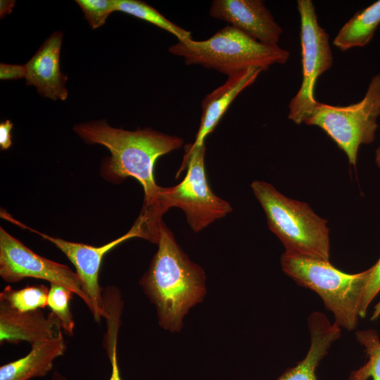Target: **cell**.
<instances>
[{
    "instance_id": "cell-1",
    "label": "cell",
    "mask_w": 380,
    "mask_h": 380,
    "mask_svg": "<svg viewBox=\"0 0 380 380\" xmlns=\"http://www.w3.org/2000/svg\"><path fill=\"white\" fill-rule=\"evenodd\" d=\"M73 129L86 143L103 145L110 151V158L101 168L106 179L120 183L132 177L141 184L144 205L135 223L143 239L157 243L164 213L161 207L163 187L155 181V163L159 157L182 147L184 140L148 127L135 131L115 128L105 120L80 123Z\"/></svg>"
},
{
    "instance_id": "cell-2",
    "label": "cell",
    "mask_w": 380,
    "mask_h": 380,
    "mask_svg": "<svg viewBox=\"0 0 380 380\" xmlns=\"http://www.w3.org/2000/svg\"><path fill=\"white\" fill-rule=\"evenodd\" d=\"M157 243L158 250L139 283L156 308L160 325L177 331L189 310L205 294V274L183 252L163 221Z\"/></svg>"
},
{
    "instance_id": "cell-3",
    "label": "cell",
    "mask_w": 380,
    "mask_h": 380,
    "mask_svg": "<svg viewBox=\"0 0 380 380\" xmlns=\"http://www.w3.org/2000/svg\"><path fill=\"white\" fill-rule=\"evenodd\" d=\"M280 264L284 272L297 284L319 295L340 328L353 331L357 327L372 267L359 273L348 274L329 261L286 253L281 255Z\"/></svg>"
},
{
    "instance_id": "cell-4",
    "label": "cell",
    "mask_w": 380,
    "mask_h": 380,
    "mask_svg": "<svg viewBox=\"0 0 380 380\" xmlns=\"http://www.w3.org/2000/svg\"><path fill=\"white\" fill-rule=\"evenodd\" d=\"M251 187L266 215L270 229L287 254L329 261L327 220L304 202L289 198L271 184L255 180Z\"/></svg>"
},
{
    "instance_id": "cell-5",
    "label": "cell",
    "mask_w": 380,
    "mask_h": 380,
    "mask_svg": "<svg viewBox=\"0 0 380 380\" xmlns=\"http://www.w3.org/2000/svg\"><path fill=\"white\" fill-rule=\"evenodd\" d=\"M168 51L182 57L186 65H200L233 75L250 68L262 71L274 64H284L289 51L279 45H267L227 25L206 40L178 41Z\"/></svg>"
},
{
    "instance_id": "cell-6",
    "label": "cell",
    "mask_w": 380,
    "mask_h": 380,
    "mask_svg": "<svg viewBox=\"0 0 380 380\" xmlns=\"http://www.w3.org/2000/svg\"><path fill=\"white\" fill-rule=\"evenodd\" d=\"M379 116L380 74H376L360 101L343 106L317 102L304 123L322 129L355 166L360 146L375 138Z\"/></svg>"
},
{
    "instance_id": "cell-7",
    "label": "cell",
    "mask_w": 380,
    "mask_h": 380,
    "mask_svg": "<svg viewBox=\"0 0 380 380\" xmlns=\"http://www.w3.org/2000/svg\"><path fill=\"white\" fill-rule=\"evenodd\" d=\"M297 9L300 21L303 80L300 89L289 103L288 118L300 125L305 122L318 102L315 97L317 80L331 68L333 55L329 34L319 24L312 1L298 0Z\"/></svg>"
},
{
    "instance_id": "cell-8",
    "label": "cell",
    "mask_w": 380,
    "mask_h": 380,
    "mask_svg": "<svg viewBox=\"0 0 380 380\" xmlns=\"http://www.w3.org/2000/svg\"><path fill=\"white\" fill-rule=\"evenodd\" d=\"M205 155V145L195 149L188 159L185 177L175 186L163 187L161 195L163 213L174 207L181 208L195 232L203 230L232 210L229 203L216 196L209 186Z\"/></svg>"
},
{
    "instance_id": "cell-9",
    "label": "cell",
    "mask_w": 380,
    "mask_h": 380,
    "mask_svg": "<svg viewBox=\"0 0 380 380\" xmlns=\"http://www.w3.org/2000/svg\"><path fill=\"white\" fill-rule=\"evenodd\" d=\"M0 276L7 282L32 277L68 288L78 296L89 310L91 304L82 290L76 272L68 266L42 257L0 228Z\"/></svg>"
},
{
    "instance_id": "cell-10",
    "label": "cell",
    "mask_w": 380,
    "mask_h": 380,
    "mask_svg": "<svg viewBox=\"0 0 380 380\" xmlns=\"http://www.w3.org/2000/svg\"><path fill=\"white\" fill-rule=\"evenodd\" d=\"M1 217L22 228L41 236L53 243L70 260L76 268L82 288L89 298L91 304V312L96 322H100L101 317H105V307L101 288L99 285V274L103 256L120 243L134 237L142 238L141 232L134 224L129 231L123 236L101 246L68 241L56 238L30 228L12 217L4 210L1 211Z\"/></svg>"
},
{
    "instance_id": "cell-11",
    "label": "cell",
    "mask_w": 380,
    "mask_h": 380,
    "mask_svg": "<svg viewBox=\"0 0 380 380\" xmlns=\"http://www.w3.org/2000/svg\"><path fill=\"white\" fill-rule=\"evenodd\" d=\"M209 14L267 45H278L283 32L260 0H214Z\"/></svg>"
},
{
    "instance_id": "cell-12",
    "label": "cell",
    "mask_w": 380,
    "mask_h": 380,
    "mask_svg": "<svg viewBox=\"0 0 380 380\" xmlns=\"http://www.w3.org/2000/svg\"><path fill=\"white\" fill-rule=\"evenodd\" d=\"M262 71L260 68H250L237 72L228 77L222 85L205 96L201 103L202 115L195 141L184 146L185 153L176 177L186 169L188 159L194 151L205 145V139L213 132L232 101L255 81Z\"/></svg>"
},
{
    "instance_id": "cell-13",
    "label": "cell",
    "mask_w": 380,
    "mask_h": 380,
    "mask_svg": "<svg viewBox=\"0 0 380 380\" xmlns=\"http://www.w3.org/2000/svg\"><path fill=\"white\" fill-rule=\"evenodd\" d=\"M63 34L54 32L26 63V84L34 86L38 93L52 100L65 101L68 77L61 72L60 53Z\"/></svg>"
},
{
    "instance_id": "cell-14",
    "label": "cell",
    "mask_w": 380,
    "mask_h": 380,
    "mask_svg": "<svg viewBox=\"0 0 380 380\" xmlns=\"http://www.w3.org/2000/svg\"><path fill=\"white\" fill-rule=\"evenodd\" d=\"M56 316L45 315L42 310L21 312L0 303V342L31 345L56 336L61 331Z\"/></svg>"
},
{
    "instance_id": "cell-15",
    "label": "cell",
    "mask_w": 380,
    "mask_h": 380,
    "mask_svg": "<svg viewBox=\"0 0 380 380\" xmlns=\"http://www.w3.org/2000/svg\"><path fill=\"white\" fill-rule=\"evenodd\" d=\"M310 346L305 357L287 369L276 380H318L317 368L332 343L341 336V328L322 312H313L308 320Z\"/></svg>"
},
{
    "instance_id": "cell-16",
    "label": "cell",
    "mask_w": 380,
    "mask_h": 380,
    "mask_svg": "<svg viewBox=\"0 0 380 380\" xmlns=\"http://www.w3.org/2000/svg\"><path fill=\"white\" fill-rule=\"evenodd\" d=\"M31 346L25 356L1 366L0 380H30L44 376L52 369L54 360L66 350L62 332Z\"/></svg>"
},
{
    "instance_id": "cell-17",
    "label": "cell",
    "mask_w": 380,
    "mask_h": 380,
    "mask_svg": "<svg viewBox=\"0 0 380 380\" xmlns=\"http://www.w3.org/2000/svg\"><path fill=\"white\" fill-rule=\"evenodd\" d=\"M380 24V0L358 11L338 30L333 44L342 51L363 47L372 40Z\"/></svg>"
},
{
    "instance_id": "cell-18",
    "label": "cell",
    "mask_w": 380,
    "mask_h": 380,
    "mask_svg": "<svg viewBox=\"0 0 380 380\" xmlns=\"http://www.w3.org/2000/svg\"><path fill=\"white\" fill-rule=\"evenodd\" d=\"M115 6L116 11H121L147 21L175 35L178 41L192 39L189 31L170 22L146 2L139 0H115Z\"/></svg>"
},
{
    "instance_id": "cell-19",
    "label": "cell",
    "mask_w": 380,
    "mask_h": 380,
    "mask_svg": "<svg viewBox=\"0 0 380 380\" xmlns=\"http://www.w3.org/2000/svg\"><path fill=\"white\" fill-rule=\"evenodd\" d=\"M49 289L42 284L27 286L18 290L7 286L0 293V303L21 312L41 310L48 306Z\"/></svg>"
},
{
    "instance_id": "cell-20",
    "label": "cell",
    "mask_w": 380,
    "mask_h": 380,
    "mask_svg": "<svg viewBox=\"0 0 380 380\" xmlns=\"http://www.w3.org/2000/svg\"><path fill=\"white\" fill-rule=\"evenodd\" d=\"M355 336L364 348L367 361L353 371L348 380H380V339L377 332L372 329L360 330Z\"/></svg>"
},
{
    "instance_id": "cell-21",
    "label": "cell",
    "mask_w": 380,
    "mask_h": 380,
    "mask_svg": "<svg viewBox=\"0 0 380 380\" xmlns=\"http://www.w3.org/2000/svg\"><path fill=\"white\" fill-rule=\"evenodd\" d=\"M73 292L66 287L51 284L48 293V306L58 318L61 329L68 336L73 335L75 322L70 308Z\"/></svg>"
},
{
    "instance_id": "cell-22",
    "label": "cell",
    "mask_w": 380,
    "mask_h": 380,
    "mask_svg": "<svg viewBox=\"0 0 380 380\" xmlns=\"http://www.w3.org/2000/svg\"><path fill=\"white\" fill-rule=\"evenodd\" d=\"M92 29L105 24L109 15L116 11L115 0H76Z\"/></svg>"
},
{
    "instance_id": "cell-23",
    "label": "cell",
    "mask_w": 380,
    "mask_h": 380,
    "mask_svg": "<svg viewBox=\"0 0 380 380\" xmlns=\"http://www.w3.org/2000/svg\"><path fill=\"white\" fill-rule=\"evenodd\" d=\"M380 291V258L375 265L372 266V272L367 284L365 296L362 302L360 317H364L367 311V308L374 300L375 296Z\"/></svg>"
},
{
    "instance_id": "cell-24",
    "label": "cell",
    "mask_w": 380,
    "mask_h": 380,
    "mask_svg": "<svg viewBox=\"0 0 380 380\" xmlns=\"http://www.w3.org/2000/svg\"><path fill=\"white\" fill-rule=\"evenodd\" d=\"M106 349L111 364V374L108 380H122L118 363L117 336L105 341ZM51 380H67L64 376L55 372Z\"/></svg>"
},
{
    "instance_id": "cell-25",
    "label": "cell",
    "mask_w": 380,
    "mask_h": 380,
    "mask_svg": "<svg viewBox=\"0 0 380 380\" xmlns=\"http://www.w3.org/2000/svg\"><path fill=\"white\" fill-rule=\"evenodd\" d=\"M27 66L25 65L0 64L1 80H18L26 78Z\"/></svg>"
},
{
    "instance_id": "cell-26",
    "label": "cell",
    "mask_w": 380,
    "mask_h": 380,
    "mask_svg": "<svg viewBox=\"0 0 380 380\" xmlns=\"http://www.w3.org/2000/svg\"><path fill=\"white\" fill-rule=\"evenodd\" d=\"M13 126V123L9 120L0 124V146L2 150L9 148L12 144L11 131Z\"/></svg>"
},
{
    "instance_id": "cell-27",
    "label": "cell",
    "mask_w": 380,
    "mask_h": 380,
    "mask_svg": "<svg viewBox=\"0 0 380 380\" xmlns=\"http://www.w3.org/2000/svg\"><path fill=\"white\" fill-rule=\"evenodd\" d=\"M15 4V1H7V0H1L0 1V15L1 18H4L5 15L11 13L14 6Z\"/></svg>"
},
{
    "instance_id": "cell-28",
    "label": "cell",
    "mask_w": 380,
    "mask_h": 380,
    "mask_svg": "<svg viewBox=\"0 0 380 380\" xmlns=\"http://www.w3.org/2000/svg\"><path fill=\"white\" fill-rule=\"evenodd\" d=\"M378 318H380V301L375 305L371 319L375 320Z\"/></svg>"
},
{
    "instance_id": "cell-29",
    "label": "cell",
    "mask_w": 380,
    "mask_h": 380,
    "mask_svg": "<svg viewBox=\"0 0 380 380\" xmlns=\"http://www.w3.org/2000/svg\"><path fill=\"white\" fill-rule=\"evenodd\" d=\"M375 161L377 166L380 167V146L377 148L376 151Z\"/></svg>"
}]
</instances>
